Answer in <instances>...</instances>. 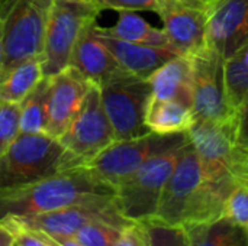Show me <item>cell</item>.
<instances>
[{
    "label": "cell",
    "mask_w": 248,
    "mask_h": 246,
    "mask_svg": "<svg viewBox=\"0 0 248 246\" xmlns=\"http://www.w3.org/2000/svg\"><path fill=\"white\" fill-rule=\"evenodd\" d=\"M224 203L225 199L205 178L198 152L189 141L164 186L151 220L186 229L221 217Z\"/></svg>",
    "instance_id": "6da1fadb"
},
{
    "label": "cell",
    "mask_w": 248,
    "mask_h": 246,
    "mask_svg": "<svg viewBox=\"0 0 248 246\" xmlns=\"http://www.w3.org/2000/svg\"><path fill=\"white\" fill-rule=\"evenodd\" d=\"M113 196L112 186L96 177L87 167H77L32 186L0 193V219L46 213Z\"/></svg>",
    "instance_id": "7a4b0ae2"
},
{
    "label": "cell",
    "mask_w": 248,
    "mask_h": 246,
    "mask_svg": "<svg viewBox=\"0 0 248 246\" xmlns=\"http://www.w3.org/2000/svg\"><path fill=\"white\" fill-rule=\"evenodd\" d=\"M80 167L48 133H19L0 155V193L13 191Z\"/></svg>",
    "instance_id": "3957f363"
},
{
    "label": "cell",
    "mask_w": 248,
    "mask_h": 246,
    "mask_svg": "<svg viewBox=\"0 0 248 246\" xmlns=\"http://www.w3.org/2000/svg\"><path fill=\"white\" fill-rule=\"evenodd\" d=\"M187 136L205 178L224 199L235 186H248V149L238 145L235 128L196 119Z\"/></svg>",
    "instance_id": "277c9868"
},
{
    "label": "cell",
    "mask_w": 248,
    "mask_h": 246,
    "mask_svg": "<svg viewBox=\"0 0 248 246\" xmlns=\"http://www.w3.org/2000/svg\"><path fill=\"white\" fill-rule=\"evenodd\" d=\"M187 142V133H179L169 146L154 154L115 188L118 207L129 222H148L154 219L164 186Z\"/></svg>",
    "instance_id": "5b68a950"
},
{
    "label": "cell",
    "mask_w": 248,
    "mask_h": 246,
    "mask_svg": "<svg viewBox=\"0 0 248 246\" xmlns=\"http://www.w3.org/2000/svg\"><path fill=\"white\" fill-rule=\"evenodd\" d=\"M54 1L0 0V17L3 23L1 72L32 57L42 55L45 30Z\"/></svg>",
    "instance_id": "8992f818"
},
{
    "label": "cell",
    "mask_w": 248,
    "mask_h": 246,
    "mask_svg": "<svg viewBox=\"0 0 248 246\" xmlns=\"http://www.w3.org/2000/svg\"><path fill=\"white\" fill-rule=\"evenodd\" d=\"M189 58L192 64L190 107L195 117L237 128V110L227 94L225 59L209 46Z\"/></svg>",
    "instance_id": "52a82bcc"
},
{
    "label": "cell",
    "mask_w": 248,
    "mask_h": 246,
    "mask_svg": "<svg viewBox=\"0 0 248 246\" xmlns=\"http://www.w3.org/2000/svg\"><path fill=\"white\" fill-rule=\"evenodd\" d=\"M99 10L93 3L81 0H55L45 30L42 70L51 77L70 67L74 45L83 29L96 22Z\"/></svg>",
    "instance_id": "ba28073f"
},
{
    "label": "cell",
    "mask_w": 248,
    "mask_h": 246,
    "mask_svg": "<svg viewBox=\"0 0 248 246\" xmlns=\"http://www.w3.org/2000/svg\"><path fill=\"white\" fill-rule=\"evenodd\" d=\"M99 88L102 104L116 141L134 139L150 133L144 122L151 99L148 80L125 74Z\"/></svg>",
    "instance_id": "9c48e42d"
},
{
    "label": "cell",
    "mask_w": 248,
    "mask_h": 246,
    "mask_svg": "<svg viewBox=\"0 0 248 246\" xmlns=\"http://www.w3.org/2000/svg\"><path fill=\"white\" fill-rule=\"evenodd\" d=\"M58 141L80 167H86L116 141L96 84L90 88L80 113Z\"/></svg>",
    "instance_id": "30bf717a"
},
{
    "label": "cell",
    "mask_w": 248,
    "mask_h": 246,
    "mask_svg": "<svg viewBox=\"0 0 248 246\" xmlns=\"http://www.w3.org/2000/svg\"><path fill=\"white\" fill-rule=\"evenodd\" d=\"M23 228L44 232L52 236H74L87 223L96 220H109L116 223H131L119 210L115 196L100 200H92L57 209L46 213L31 216H6Z\"/></svg>",
    "instance_id": "8fae6325"
},
{
    "label": "cell",
    "mask_w": 248,
    "mask_h": 246,
    "mask_svg": "<svg viewBox=\"0 0 248 246\" xmlns=\"http://www.w3.org/2000/svg\"><path fill=\"white\" fill-rule=\"evenodd\" d=\"M177 136L179 133L157 135L150 132L140 138L115 141L86 167L102 181L116 188L147 159L169 146Z\"/></svg>",
    "instance_id": "7c38bea8"
},
{
    "label": "cell",
    "mask_w": 248,
    "mask_h": 246,
    "mask_svg": "<svg viewBox=\"0 0 248 246\" xmlns=\"http://www.w3.org/2000/svg\"><path fill=\"white\" fill-rule=\"evenodd\" d=\"M93 83L77 68L67 67L49 77L46 133L60 138L80 113Z\"/></svg>",
    "instance_id": "4fadbf2b"
},
{
    "label": "cell",
    "mask_w": 248,
    "mask_h": 246,
    "mask_svg": "<svg viewBox=\"0 0 248 246\" xmlns=\"http://www.w3.org/2000/svg\"><path fill=\"white\" fill-rule=\"evenodd\" d=\"M163 22L170 48L192 57L208 46V12L177 0H166L157 12Z\"/></svg>",
    "instance_id": "5bb4252c"
},
{
    "label": "cell",
    "mask_w": 248,
    "mask_h": 246,
    "mask_svg": "<svg viewBox=\"0 0 248 246\" xmlns=\"http://www.w3.org/2000/svg\"><path fill=\"white\" fill-rule=\"evenodd\" d=\"M248 43V0H217L208 10V46L228 59Z\"/></svg>",
    "instance_id": "9a60e30c"
},
{
    "label": "cell",
    "mask_w": 248,
    "mask_h": 246,
    "mask_svg": "<svg viewBox=\"0 0 248 246\" xmlns=\"http://www.w3.org/2000/svg\"><path fill=\"white\" fill-rule=\"evenodd\" d=\"M96 22L89 23L80 33L70 59V67L77 68L87 80H90L97 87L119 78L125 71L106 45L96 35Z\"/></svg>",
    "instance_id": "2e32d148"
},
{
    "label": "cell",
    "mask_w": 248,
    "mask_h": 246,
    "mask_svg": "<svg viewBox=\"0 0 248 246\" xmlns=\"http://www.w3.org/2000/svg\"><path fill=\"white\" fill-rule=\"evenodd\" d=\"M96 35L112 52L118 64L132 75L148 80L150 75L157 71L169 59L174 58L177 54L169 46H151L142 43H134L122 41L103 33L96 23Z\"/></svg>",
    "instance_id": "e0dca14e"
},
{
    "label": "cell",
    "mask_w": 248,
    "mask_h": 246,
    "mask_svg": "<svg viewBox=\"0 0 248 246\" xmlns=\"http://www.w3.org/2000/svg\"><path fill=\"white\" fill-rule=\"evenodd\" d=\"M148 81L151 86V97L192 106V64L189 57L176 55L169 59L150 75Z\"/></svg>",
    "instance_id": "ac0fdd59"
},
{
    "label": "cell",
    "mask_w": 248,
    "mask_h": 246,
    "mask_svg": "<svg viewBox=\"0 0 248 246\" xmlns=\"http://www.w3.org/2000/svg\"><path fill=\"white\" fill-rule=\"evenodd\" d=\"M145 126L148 132L157 135L187 133L196 117L192 109L180 101L158 100L151 97L145 112Z\"/></svg>",
    "instance_id": "d6986e66"
},
{
    "label": "cell",
    "mask_w": 248,
    "mask_h": 246,
    "mask_svg": "<svg viewBox=\"0 0 248 246\" xmlns=\"http://www.w3.org/2000/svg\"><path fill=\"white\" fill-rule=\"evenodd\" d=\"M42 55L32 57L0 74V103H20L44 78Z\"/></svg>",
    "instance_id": "ffe728a7"
},
{
    "label": "cell",
    "mask_w": 248,
    "mask_h": 246,
    "mask_svg": "<svg viewBox=\"0 0 248 246\" xmlns=\"http://www.w3.org/2000/svg\"><path fill=\"white\" fill-rule=\"evenodd\" d=\"M190 246H248V232L225 216L186 228Z\"/></svg>",
    "instance_id": "44dd1931"
},
{
    "label": "cell",
    "mask_w": 248,
    "mask_h": 246,
    "mask_svg": "<svg viewBox=\"0 0 248 246\" xmlns=\"http://www.w3.org/2000/svg\"><path fill=\"white\" fill-rule=\"evenodd\" d=\"M119 17L118 22L110 28H102L99 29L113 38L134 42V43H142V45H151V46H169L167 35L163 29H157L151 26L144 17L137 14L135 12L129 10H121L118 12Z\"/></svg>",
    "instance_id": "7402d4cb"
},
{
    "label": "cell",
    "mask_w": 248,
    "mask_h": 246,
    "mask_svg": "<svg viewBox=\"0 0 248 246\" xmlns=\"http://www.w3.org/2000/svg\"><path fill=\"white\" fill-rule=\"evenodd\" d=\"M48 97L49 77L45 75L35 86V88L19 103L22 133H46Z\"/></svg>",
    "instance_id": "603a6c76"
},
{
    "label": "cell",
    "mask_w": 248,
    "mask_h": 246,
    "mask_svg": "<svg viewBox=\"0 0 248 246\" xmlns=\"http://www.w3.org/2000/svg\"><path fill=\"white\" fill-rule=\"evenodd\" d=\"M224 71L230 103L238 109L248 99V43L225 59Z\"/></svg>",
    "instance_id": "cb8c5ba5"
},
{
    "label": "cell",
    "mask_w": 248,
    "mask_h": 246,
    "mask_svg": "<svg viewBox=\"0 0 248 246\" xmlns=\"http://www.w3.org/2000/svg\"><path fill=\"white\" fill-rule=\"evenodd\" d=\"M128 225L129 223L124 225L109 220H96L77 231L74 238L81 246H113Z\"/></svg>",
    "instance_id": "d4e9b609"
},
{
    "label": "cell",
    "mask_w": 248,
    "mask_h": 246,
    "mask_svg": "<svg viewBox=\"0 0 248 246\" xmlns=\"http://www.w3.org/2000/svg\"><path fill=\"white\" fill-rule=\"evenodd\" d=\"M148 233L147 246H190L186 229L169 226L155 220L144 222Z\"/></svg>",
    "instance_id": "484cf974"
},
{
    "label": "cell",
    "mask_w": 248,
    "mask_h": 246,
    "mask_svg": "<svg viewBox=\"0 0 248 246\" xmlns=\"http://www.w3.org/2000/svg\"><path fill=\"white\" fill-rule=\"evenodd\" d=\"M20 133L19 103H0V155Z\"/></svg>",
    "instance_id": "4316f807"
},
{
    "label": "cell",
    "mask_w": 248,
    "mask_h": 246,
    "mask_svg": "<svg viewBox=\"0 0 248 246\" xmlns=\"http://www.w3.org/2000/svg\"><path fill=\"white\" fill-rule=\"evenodd\" d=\"M222 216L248 232V186H235L227 196Z\"/></svg>",
    "instance_id": "83f0119b"
},
{
    "label": "cell",
    "mask_w": 248,
    "mask_h": 246,
    "mask_svg": "<svg viewBox=\"0 0 248 246\" xmlns=\"http://www.w3.org/2000/svg\"><path fill=\"white\" fill-rule=\"evenodd\" d=\"M166 0H93V4L97 7L99 12L105 9L110 10H129V12H138V10H151L158 12Z\"/></svg>",
    "instance_id": "f1b7e54d"
},
{
    "label": "cell",
    "mask_w": 248,
    "mask_h": 246,
    "mask_svg": "<svg viewBox=\"0 0 248 246\" xmlns=\"http://www.w3.org/2000/svg\"><path fill=\"white\" fill-rule=\"evenodd\" d=\"M0 222L12 231L16 246H51L38 231L23 228L9 219H0Z\"/></svg>",
    "instance_id": "f546056e"
},
{
    "label": "cell",
    "mask_w": 248,
    "mask_h": 246,
    "mask_svg": "<svg viewBox=\"0 0 248 246\" xmlns=\"http://www.w3.org/2000/svg\"><path fill=\"white\" fill-rule=\"evenodd\" d=\"M148 233L144 222H131L113 246H147Z\"/></svg>",
    "instance_id": "4dcf8cb0"
},
{
    "label": "cell",
    "mask_w": 248,
    "mask_h": 246,
    "mask_svg": "<svg viewBox=\"0 0 248 246\" xmlns=\"http://www.w3.org/2000/svg\"><path fill=\"white\" fill-rule=\"evenodd\" d=\"M235 136H237L238 145L248 149V99L237 110Z\"/></svg>",
    "instance_id": "1f68e13d"
},
{
    "label": "cell",
    "mask_w": 248,
    "mask_h": 246,
    "mask_svg": "<svg viewBox=\"0 0 248 246\" xmlns=\"http://www.w3.org/2000/svg\"><path fill=\"white\" fill-rule=\"evenodd\" d=\"M39 233L45 238V241L51 246H81V244L74 236H52V235H46L44 232H39Z\"/></svg>",
    "instance_id": "d6a6232c"
},
{
    "label": "cell",
    "mask_w": 248,
    "mask_h": 246,
    "mask_svg": "<svg viewBox=\"0 0 248 246\" xmlns=\"http://www.w3.org/2000/svg\"><path fill=\"white\" fill-rule=\"evenodd\" d=\"M15 245V238L12 231L0 222V246H13Z\"/></svg>",
    "instance_id": "836d02e7"
},
{
    "label": "cell",
    "mask_w": 248,
    "mask_h": 246,
    "mask_svg": "<svg viewBox=\"0 0 248 246\" xmlns=\"http://www.w3.org/2000/svg\"><path fill=\"white\" fill-rule=\"evenodd\" d=\"M180 3H185V4H189V6H193V7H199V9H203V10H209L211 6L217 1V0H177Z\"/></svg>",
    "instance_id": "e575fe53"
},
{
    "label": "cell",
    "mask_w": 248,
    "mask_h": 246,
    "mask_svg": "<svg viewBox=\"0 0 248 246\" xmlns=\"http://www.w3.org/2000/svg\"><path fill=\"white\" fill-rule=\"evenodd\" d=\"M3 68V23H1V17H0V72Z\"/></svg>",
    "instance_id": "d590c367"
},
{
    "label": "cell",
    "mask_w": 248,
    "mask_h": 246,
    "mask_svg": "<svg viewBox=\"0 0 248 246\" xmlns=\"http://www.w3.org/2000/svg\"><path fill=\"white\" fill-rule=\"evenodd\" d=\"M81 1H89V3H93V0H81Z\"/></svg>",
    "instance_id": "8d00e7d4"
},
{
    "label": "cell",
    "mask_w": 248,
    "mask_h": 246,
    "mask_svg": "<svg viewBox=\"0 0 248 246\" xmlns=\"http://www.w3.org/2000/svg\"><path fill=\"white\" fill-rule=\"evenodd\" d=\"M13 246H16V245H13Z\"/></svg>",
    "instance_id": "74e56055"
}]
</instances>
